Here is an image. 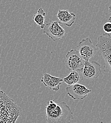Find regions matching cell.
I'll use <instances>...</instances> for the list:
<instances>
[{"label":"cell","instance_id":"cell-2","mask_svg":"<svg viewBox=\"0 0 111 123\" xmlns=\"http://www.w3.org/2000/svg\"><path fill=\"white\" fill-rule=\"evenodd\" d=\"M21 113V108L0 89V123H15Z\"/></svg>","mask_w":111,"mask_h":123},{"label":"cell","instance_id":"cell-12","mask_svg":"<svg viewBox=\"0 0 111 123\" xmlns=\"http://www.w3.org/2000/svg\"><path fill=\"white\" fill-rule=\"evenodd\" d=\"M46 16V12L43 10L42 8H40L37 13L33 16V19L34 22L37 25L39 26L41 29H43L45 25V16Z\"/></svg>","mask_w":111,"mask_h":123},{"label":"cell","instance_id":"cell-13","mask_svg":"<svg viewBox=\"0 0 111 123\" xmlns=\"http://www.w3.org/2000/svg\"><path fill=\"white\" fill-rule=\"evenodd\" d=\"M103 28L104 31L107 34H110L111 33V22H106L103 26Z\"/></svg>","mask_w":111,"mask_h":123},{"label":"cell","instance_id":"cell-5","mask_svg":"<svg viewBox=\"0 0 111 123\" xmlns=\"http://www.w3.org/2000/svg\"><path fill=\"white\" fill-rule=\"evenodd\" d=\"M81 72L83 79L94 80L101 75V65L97 62L85 61Z\"/></svg>","mask_w":111,"mask_h":123},{"label":"cell","instance_id":"cell-8","mask_svg":"<svg viewBox=\"0 0 111 123\" xmlns=\"http://www.w3.org/2000/svg\"><path fill=\"white\" fill-rule=\"evenodd\" d=\"M66 91L68 96L74 100H83L91 92V90L79 83L67 86Z\"/></svg>","mask_w":111,"mask_h":123},{"label":"cell","instance_id":"cell-11","mask_svg":"<svg viewBox=\"0 0 111 123\" xmlns=\"http://www.w3.org/2000/svg\"><path fill=\"white\" fill-rule=\"evenodd\" d=\"M83 80L81 68L76 70L70 71L69 74L64 78L63 81L68 86L79 83Z\"/></svg>","mask_w":111,"mask_h":123},{"label":"cell","instance_id":"cell-3","mask_svg":"<svg viewBox=\"0 0 111 123\" xmlns=\"http://www.w3.org/2000/svg\"><path fill=\"white\" fill-rule=\"evenodd\" d=\"M96 50L99 55L102 57L105 64L103 70L105 72L110 73L111 72V36L110 34L105 33L97 38L96 44Z\"/></svg>","mask_w":111,"mask_h":123},{"label":"cell","instance_id":"cell-4","mask_svg":"<svg viewBox=\"0 0 111 123\" xmlns=\"http://www.w3.org/2000/svg\"><path fill=\"white\" fill-rule=\"evenodd\" d=\"M43 33L46 34L53 41L63 38L66 34L64 29L60 25L58 21H52L45 24Z\"/></svg>","mask_w":111,"mask_h":123},{"label":"cell","instance_id":"cell-10","mask_svg":"<svg viewBox=\"0 0 111 123\" xmlns=\"http://www.w3.org/2000/svg\"><path fill=\"white\" fill-rule=\"evenodd\" d=\"M56 17L58 19L59 24L70 27L74 23L75 15L74 13H70L67 10H59Z\"/></svg>","mask_w":111,"mask_h":123},{"label":"cell","instance_id":"cell-1","mask_svg":"<svg viewBox=\"0 0 111 123\" xmlns=\"http://www.w3.org/2000/svg\"><path fill=\"white\" fill-rule=\"evenodd\" d=\"M74 117L71 108L65 102L48 101L46 107L47 123H71Z\"/></svg>","mask_w":111,"mask_h":123},{"label":"cell","instance_id":"cell-6","mask_svg":"<svg viewBox=\"0 0 111 123\" xmlns=\"http://www.w3.org/2000/svg\"><path fill=\"white\" fill-rule=\"evenodd\" d=\"M85 61L76 49H71L66 55L65 66L69 71L83 68Z\"/></svg>","mask_w":111,"mask_h":123},{"label":"cell","instance_id":"cell-9","mask_svg":"<svg viewBox=\"0 0 111 123\" xmlns=\"http://www.w3.org/2000/svg\"><path fill=\"white\" fill-rule=\"evenodd\" d=\"M63 79L59 77L53 76L47 73H45L41 80V82L48 88L55 92L60 89V85Z\"/></svg>","mask_w":111,"mask_h":123},{"label":"cell","instance_id":"cell-7","mask_svg":"<svg viewBox=\"0 0 111 123\" xmlns=\"http://www.w3.org/2000/svg\"><path fill=\"white\" fill-rule=\"evenodd\" d=\"M76 50L85 61H89L97 53L96 48L89 38L83 39L79 42Z\"/></svg>","mask_w":111,"mask_h":123}]
</instances>
